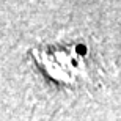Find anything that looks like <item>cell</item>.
Returning a JSON list of instances; mask_svg holds the SVG:
<instances>
[{"instance_id": "cell-1", "label": "cell", "mask_w": 121, "mask_h": 121, "mask_svg": "<svg viewBox=\"0 0 121 121\" xmlns=\"http://www.w3.org/2000/svg\"><path fill=\"white\" fill-rule=\"evenodd\" d=\"M41 54V60L46 71L52 77L61 82H72L86 72L85 57H88V49L83 46H52Z\"/></svg>"}]
</instances>
